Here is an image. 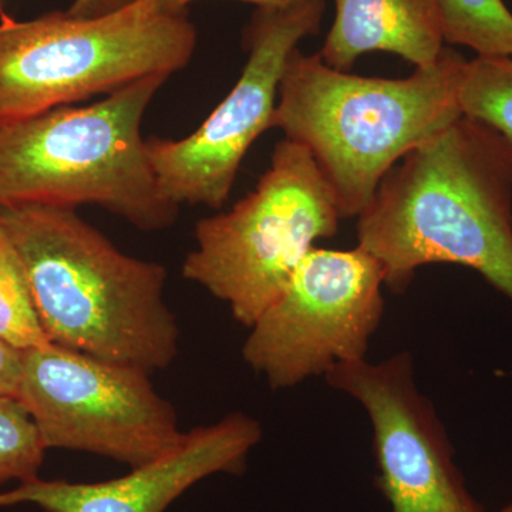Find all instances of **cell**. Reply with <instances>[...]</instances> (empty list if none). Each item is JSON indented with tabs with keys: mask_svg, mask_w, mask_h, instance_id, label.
Instances as JSON below:
<instances>
[{
	"mask_svg": "<svg viewBox=\"0 0 512 512\" xmlns=\"http://www.w3.org/2000/svg\"><path fill=\"white\" fill-rule=\"evenodd\" d=\"M357 221V245L400 293L431 264L474 269L512 301V151L461 116L389 171Z\"/></svg>",
	"mask_w": 512,
	"mask_h": 512,
	"instance_id": "1",
	"label": "cell"
},
{
	"mask_svg": "<svg viewBox=\"0 0 512 512\" xmlns=\"http://www.w3.org/2000/svg\"><path fill=\"white\" fill-rule=\"evenodd\" d=\"M0 235L53 343L147 373L174 362L180 328L163 266L124 254L69 207L0 205Z\"/></svg>",
	"mask_w": 512,
	"mask_h": 512,
	"instance_id": "2",
	"label": "cell"
},
{
	"mask_svg": "<svg viewBox=\"0 0 512 512\" xmlns=\"http://www.w3.org/2000/svg\"><path fill=\"white\" fill-rule=\"evenodd\" d=\"M466 62L444 46L412 76L383 79L340 72L319 53L293 50L272 127L311 153L340 217H359L394 165L463 116L458 90Z\"/></svg>",
	"mask_w": 512,
	"mask_h": 512,
	"instance_id": "3",
	"label": "cell"
},
{
	"mask_svg": "<svg viewBox=\"0 0 512 512\" xmlns=\"http://www.w3.org/2000/svg\"><path fill=\"white\" fill-rule=\"evenodd\" d=\"M170 77L150 76L84 107L0 121V205L96 204L144 231L173 225L141 123Z\"/></svg>",
	"mask_w": 512,
	"mask_h": 512,
	"instance_id": "4",
	"label": "cell"
},
{
	"mask_svg": "<svg viewBox=\"0 0 512 512\" xmlns=\"http://www.w3.org/2000/svg\"><path fill=\"white\" fill-rule=\"evenodd\" d=\"M197 29L187 13L146 0L94 19L67 12L16 20L0 10V121L110 94L188 66Z\"/></svg>",
	"mask_w": 512,
	"mask_h": 512,
	"instance_id": "5",
	"label": "cell"
},
{
	"mask_svg": "<svg viewBox=\"0 0 512 512\" xmlns=\"http://www.w3.org/2000/svg\"><path fill=\"white\" fill-rule=\"evenodd\" d=\"M335 195L311 153L279 141L271 165L244 200L195 227L183 275L252 325L276 301L318 239L338 232Z\"/></svg>",
	"mask_w": 512,
	"mask_h": 512,
	"instance_id": "6",
	"label": "cell"
},
{
	"mask_svg": "<svg viewBox=\"0 0 512 512\" xmlns=\"http://www.w3.org/2000/svg\"><path fill=\"white\" fill-rule=\"evenodd\" d=\"M150 373L50 343L23 356L18 400L46 450L84 451L137 467L183 437Z\"/></svg>",
	"mask_w": 512,
	"mask_h": 512,
	"instance_id": "7",
	"label": "cell"
},
{
	"mask_svg": "<svg viewBox=\"0 0 512 512\" xmlns=\"http://www.w3.org/2000/svg\"><path fill=\"white\" fill-rule=\"evenodd\" d=\"M384 272L359 245L313 247L276 301L251 326L242 356L272 389L325 376L338 363L366 359L384 312Z\"/></svg>",
	"mask_w": 512,
	"mask_h": 512,
	"instance_id": "8",
	"label": "cell"
},
{
	"mask_svg": "<svg viewBox=\"0 0 512 512\" xmlns=\"http://www.w3.org/2000/svg\"><path fill=\"white\" fill-rule=\"evenodd\" d=\"M325 0L258 8L244 32L248 59L231 92L204 123L181 140H147L165 197L180 205L220 208L256 138L272 128L279 84L293 50L318 35Z\"/></svg>",
	"mask_w": 512,
	"mask_h": 512,
	"instance_id": "9",
	"label": "cell"
},
{
	"mask_svg": "<svg viewBox=\"0 0 512 512\" xmlns=\"http://www.w3.org/2000/svg\"><path fill=\"white\" fill-rule=\"evenodd\" d=\"M325 379L369 414L376 485L392 512H485L454 463L433 403L417 389L410 353L338 363Z\"/></svg>",
	"mask_w": 512,
	"mask_h": 512,
	"instance_id": "10",
	"label": "cell"
},
{
	"mask_svg": "<svg viewBox=\"0 0 512 512\" xmlns=\"http://www.w3.org/2000/svg\"><path fill=\"white\" fill-rule=\"evenodd\" d=\"M262 439L259 421L231 413L185 431L167 453L99 483L42 480L0 491V508L30 504L45 512H165L195 484L215 474H241Z\"/></svg>",
	"mask_w": 512,
	"mask_h": 512,
	"instance_id": "11",
	"label": "cell"
},
{
	"mask_svg": "<svg viewBox=\"0 0 512 512\" xmlns=\"http://www.w3.org/2000/svg\"><path fill=\"white\" fill-rule=\"evenodd\" d=\"M335 22L319 55L340 72L360 56L387 52L414 66L436 62L446 43L439 0H333Z\"/></svg>",
	"mask_w": 512,
	"mask_h": 512,
	"instance_id": "12",
	"label": "cell"
},
{
	"mask_svg": "<svg viewBox=\"0 0 512 512\" xmlns=\"http://www.w3.org/2000/svg\"><path fill=\"white\" fill-rule=\"evenodd\" d=\"M446 45L477 56L512 57V13L503 0H439Z\"/></svg>",
	"mask_w": 512,
	"mask_h": 512,
	"instance_id": "13",
	"label": "cell"
},
{
	"mask_svg": "<svg viewBox=\"0 0 512 512\" xmlns=\"http://www.w3.org/2000/svg\"><path fill=\"white\" fill-rule=\"evenodd\" d=\"M458 103L463 116L493 128L512 151V57L467 60Z\"/></svg>",
	"mask_w": 512,
	"mask_h": 512,
	"instance_id": "14",
	"label": "cell"
},
{
	"mask_svg": "<svg viewBox=\"0 0 512 512\" xmlns=\"http://www.w3.org/2000/svg\"><path fill=\"white\" fill-rule=\"evenodd\" d=\"M0 340L20 352L53 343L37 312L19 259L0 235Z\"/></svg>",
	"mask_w": 512,
	"mask_h": 512,
	"instance_id": "15",
	"label": "cell"
},
{
	"mask_svg": "<svg viewBox=\"0 0 512 512\" xmlns=\"http://www.w3.org/2000/svg\"><path fill=\"white\" fill-rule=\"evenodd\" d=\"M46 447L35 421L15 397H0V488L39 477Z\"/></svg>",
	"mask_w": 512,
	"mask_h": 512,
	"instance_id": "16",
	"label": "cell"
},
{
	"mask_svg": "<svg viewBox=\"0 0 512 512\" xmlns=\"http://www.w3.org/2000/svg\"><path fill=\"white\" fill-rule=\"evenodd\" d=\"M25 352L0 340V397L18 399Z\"/></svg>",
	"mask_w": 512,
	"mask_h": 512,
	"instance_id": "17",
	"label": "cell"
},
{
	"mask_svg": "<svg viewBox=\"0 0 512 512\" xmlns=\"http://www.w3.org/2000/svg\"><path fill=\"white\" fill-rule=\"evenodd\" d=\"M134 2L137 0H73L66 12L74 18L94 19L127 8Z\"/></svg>",
	"mask_w": 512,
	"mask_h": 512,
	"instance_id": "18",
	"label": "cell"
},
{
	"mask_svg": "<svg viewBox=\"0 0 512 512\" xmlns=\"http://www.w3.org/2000/svg\"><path fill=\"white\" fill-rule=\"evenodd\" d=\"M151 8L158 10V12L177 13L185 12L190 3L197 2V0H146ZM239 2L252 3L258 8H284V6L291 5V3L298 2V0H239Z\"/></svg>",
	"mask_w": 512,
	"mask_h": 512,
	"instance_id": "19",
	"label": "cell"
},
{
	"mask_svg": "<svg viewBox=\"0 0 512 512\" xmlns=\"http://www.w3.org/2000/svg\"><path fill=\"white\" fill-rule=\"evenodd\" d=\"M498 512H512V501L505 505V507L501 508V510Z\"/></svg>",
	"mask_w": 512,
	"mask_h": 512,
	"instance_id": "20",
	"label": "cell"
}]
</instances>
